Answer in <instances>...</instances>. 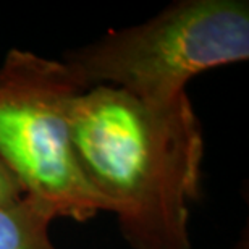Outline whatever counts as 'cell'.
Listing matches in <instances>:
<instances>
[{
    "instance_id": "cell-4",
    "label": "cell",
    "mask_w": 249,
    "mask_h": 249,
    "mask_svg": "<svg viewBox=\"0 0 249 249\" xmlns=\"http://www.w3.org/2000/svg\"><path fill=\"white\" fill-rule=\"evenodd\" d=\"M52 220L46 207L26 197L0 206V249H57L49 235Z\"/></svg>"
},
{
    "instance_id": "cell-1",
    "label": "cell",
    "mask_w": 249,
    "mask_h": 249,
    "mask_svg": "<svg viewBox=\"0 0 249 249\" xmlns=\"http://www.w3.org/2000/svg\"><path fill=\"white\" fill-rule=\"evenodd\" d=\"M71 142L89 185L133 249H191L189 202L199 199L204 136L188 94L144 102L96 86L71 108Z\"/></svg>"
},
{
    "instance_id": "cell-2",
    "label": "cell",
    "mask_w": 249,
    "mask_h": 249,
    "mask_svg": "<svg viewBox=\"0 0 249 249\" xmlns=\"http://www.w3.org/2000/svg\"><path fill=\"white\" fill-rule=\"evenodd\" d=\"M248 57L246 0H180L146 23L73 49L63 62L86 91L112 86L163 104L185 96L197 74Z\"/></svg>"
},
{
    "instance_id": "cell-5",
    "label": "cell",
    "mask_w": 249,
    "mask_h": 249,
    "mask_svg": "<svg viewBox=\"0 0 249 249\" xmlns=\"http://www.w3.org/2000/svg\"><path fill=\"white\" fill-rule=\"evenodd\" d=\"M23 199V193L13 177L0 163V206H13Z\"/></svg>"
},
{
    "instance_id": "cell-3",
    "label": "cell",
    "mask_w": 249,
    "mask_h": 249,
    "mask_svg": "<svg viewBox=\"0 0 249 249\" xmlns=\"http://www.w3.org/2000/svg\"><path fill=\"white\" fill-rule=\"evenodd\" d=\"M83 92L63 60L12 49L0 67V163L23 197L76 222L107 211L71 142V108Z\"/></svg>"
}]
</instances>
